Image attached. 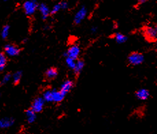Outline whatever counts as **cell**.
I'll use <instances>...</instances> for the list:
<instances>
[{
  "instance_id": "obj_1",
  "label": "cell",
  "mask_w": 157,
  "mask_h": 134,
  "mask_svg": "<svg viewBox=\"0 0 157 134\" xmlns=\"http://www.w3.org/2000/svg\"><path fill=\"white\" fill-rule=\"evenodd\" d=\"M65 95L63 94L59 91L56 89L47 90L43 94V98L47 102H54V103H59L61 102L65 98Z\"/></svg>"
},
{
  "instance_id": "obj_2",
  "label": "cell",
  "mask_w": 157,
  "mask_h": 134,
  "mask_svg": "<svg viewBox=\"0 0 157 134\" xmlns=\"http://www.w3.org/2000/svg\"><path fill=\"white\" fill-rule=\"evenodd\" d=\"M128 62L133 66L141 65L144 62V56L139 52H132L128 57Z\"/></svg>"
},
{
  "instance_id": "obj_3",
  "label": "cell",
  "mask_w": 157,
  "mask_h": 134,
  "mask_svg": "<svg viewBox=\"0 0 157 134\" xmlns=\"http://www.w3.org/2000/svg\"><path fill=\"white\" fill-rule=\"evenodd\" d=\"M23 8L26 15L28 16H32L35 13L36 10L39 8V4L36 2V1L34 0H29V1H26L24 5H23Z\"/></svg>"
},
{
  "instance_id": "obj_4",
  "label": "cell",
  "mask_w": 157,
  "mask_h": 134,
  "mask_svg": "<svg viewBox=\"0 0 157 134\" xmlns=\"http://www.w3.org/2000/svg\"><path fill=\"white\" fill-rule=\"evenodd\" d=\"M144 36L149 41L155 42L157 40V30L155 26H147L144 29Z\"/></svg>"
},
{
  "instance_id": "obj_5",
  "label": "cell",
  "mask_w": 157,
  "mask_h": 134,
  "mask_svg": "<svg viewBox=\"0 0 157 134\" xmlns=\"http://www.w3.org/2000/svg\"><path fill=\"white\" fill-rule=\"evenodd\" d=\"M80 53V48L77 44H74L69 48L67 51L64 53V56L66 57H70L73 59L76 60L79 57Z\"/></svg>"
},
{
  "instance_id": "obj_6",
  "label": "cell",
  "mask_w": 157,
  "mask_h": 134,
  "mask_svg": "<svg viewBox=\"0 0 157 134\" xmlns=\"http://www.w3.org/2000/svg\"><path fill=\"white\" fill-rule=\"evenodd\" d=\"M45 101L43 97H37L33 101V104H32L31 109L35 113L40 112L44 108Z\"/></svg>"
},
{
  "instance_id": "obj_7",
  "label": "cell",
  "mask_w": 157,
  "mask_h": 134,
  "mask_svg": "<svg viewBox=\"0 0 157 134\" xmlns=\"http://www.w3.org/2000/svg\"><path fill=\"white\" fill-rule=\"evenodd\" d=\"M5 54L9 57H15L20 52V49L14 44H6L4 47Z\"/></svg>"
},
{
  "instance_id": "obj_8",
  "label": "cell",
  "mask_w": 157,
  "mask_h": 134,
  "mask_svg": "<svg viewBox=\"0 0 157 134\" xmlns=\"http://www.w3.org/2000/svg\"><path fill=\"white\" fill-rule=\"evenodd\" d=\"M87 14V9L85 6H82L78 10L74 16L75 24H80L85 19Z\"/></svg>"
},
{
  "instance_id": "obj_9",
  "label": "cell",
  "mask_w": 157,
  "mask_h": 134,
  "mask_svg": "<svg viewBox=\"0 0 157 134\" xmlns=\"http://www.w3.org/2000/svg\"><path fill=\"white\" fill-rule=\"evenodd\" d=\"M73 86H74V83H73V81L71 80H67L61 84L60 91L63 94L66 95L71 91Z\"/></svg>"
},
{
  "instance_id": "obj_10",
  "label": "cell",
  "mask_w": 157,
  "mask_h": 134,
  "mask_svg": "<svg viewBox=\"0 0 157 134\" xmlns=\"http://www.w3.org/2000/svg\"><path fill=\"white\" fill-rule=\"evenodd\" d=\"M39 12L41 14V16L43 19H46L51 14V11L49 10V8L47 4H44V3H41V4L39 5V8H38Z\"/></svg>"
},
{
  "instance_id": "obj_11",
  "label": "cell",
  "mask_w": 157,
  "mask_h": 134,
  "mask_svg": "<svg viewBox=\"0 0 157 134\" xmlns=\"http://www.w3.org/2000/svg\"><path fill=\"white\" fill-rule=\"evenodd\" d=\"M150 92L147 89H141L136 91L135 93V96L139 100H146L150 97Z\"/></svg>"
},
{
  "instance_id": "obj_12",
  "label": "cell",
  "mask_w": 157,
  "mask_h": 134,
  "mask_svg": "<svg viewBox=\"0 0 157 134\" xmlns=\"http://www.w3.org/2000/svg\"><path fill=\"white\" fill-rule=\"evenodd\" d=\"M14 123L13 118H3L0 119V129H6L12 126Z\"/></svg>"
},
{
  "instance_id": "obj_13",
  "label": "cell",
  "mask_w": 157,
  "mask_h": 134,
  "mask_svg": "<svg viewBox=\"0 0 157 134\" xmlns=\"http://www.w3.org/2000/svg\"><path fill=\"white\" fill-rule=\"evenodd\" d=\"M25 116L28 123H33L36 119V113L34 112L31 108L26 110Z\"/></svg>"
},
{
  "instance_id": "obj_14",
  "label": "cell",
  "mask_w": 157,
  "mask_h": 134,
  "mask_svg": "<svg viewBox=\"0 0 157 134\" xmlns=\"http://www.w3.org/2000/svg\"><path fill=\"white\" fill-rule=\"evenodd\" d=\"M58 75V71L56 68H51L48 69L45 72V76L48 79H54V78H56Z\"/></svg>"
},
{
  "instance_id": "obj_15",
  "label": "cell",
  "mask_w": 157,
  "mask_h": 134,
  "mask_svg": "<svg viewBox=\"0 0 157 134\" xmlns=\"http://www.w3.org/2000/svg\"><path fill=\"white\" fill-rule=\"evenodd\" d=\"M7 64V57L5 53L0 52V72L4 71Z\"/></svg>"
},
{
  "instance_id": "obj_16",
  "label": "cell",
  "mask_w": 157,
  "mask_h": 134,
  "mask_svg": "<svg viewBox=\"0 0 157 134\" xmlns=\"http://www.w3.org/2000/svg\"><path fill=\"white\" fill-rule=\"evenodd\" d=\"M84 67H85V62H84V61L80 60V59L76 61V64H75V68L74 69L75 74H80V72L82 71Z\"/></svg>"
},
{
  "instance_id": "obj_17",
  "label": "cell",
  "mask_w": 157,
  "mask_h": 134,
  "mask_svg": "<svg viewBox=\"0 0 157 134\" xmlns=\"http://www.w3.org/2000/svg\"><path fill=\"white\" fill-rule=\"evenodd\" d=\"M114 38L115 41L118 44H122L126 42L128 40L127 36L121 33H116L114 35Z\"/></svg>"
},
{
  "instance_id": "obj_18",
  "label": "cell",
  "mask_w": 157,
  "mask_h": 134,
  "mask_svg": "<svg viewBox=\"0 0 157 134\" xmlns=\"http://www.w3.org/2000/svg\"><path fill=\"white\" fill-rule=\"evenodd\" d=\"M9 32H10V26L8 25H6L4 27H2V31H1V37L3 39H6L8 35H9Z\"/></svg>"
},
{
  "instance_id": "obj_19",
  "label": "cell",
  "mask_w": 157,
  "mask_h": 134,
  "mask_svg": "<svg viewBox=\"0 0 157 134\" xmlns=\"http://www.w3.org/2000/svg\"><path fill=\"white\" fill-rule=\"evenodd\" d=\"M22 77V72L21 71H17L16 72L13 76V83L14 84H19L20 80L21 79Z\"/></svg>"
},
{
  "instance_id": "obj_20",
  "label": "cell",
  "mask_w": 157,
  "mask_h": 134,
  "mask_svg": "<svg viewBox=\"0 0 157 134\" xmlns=\"http://www.w3.org/2000/svg\"><path fill=\"white\" fill-rule=\"evenodd\" d=\"M66 64L69 69H71L74 70L75 64H76V61L71 59L70 57H66Z\"/></svg>"
},
{
  "instance_id": "obj_21",
  "label": "cell",
  "mask_w": 157,
  "mask_h": 134,
  "mask_svg": "<svg viewBox=\"0 0 157 134\" xmlns=\"http://www.w3.org/2000/svg\"><path fill=\"white\" fill-rule=\"evenodd\" d=\"M11 78H12V75L9 74V73L5 74L4 76V77H3L2 80H1V82H0V85H4V84H6L7 83L9 82Z\"/></svg>"
},
{
  "instance_id": "obj_22",
  "label": "cell",
  "mask_w": 157,
  "mask_h": 134,
  "mask_svg": "<svg viewBox=\"0 0 157 134\" xmlns=\"http://www.w3.org/2000/svg\"><path fill=\"white\" fill-rule=\"evenodd\" d=\"M61 10V5L60 3L57 4L56 5H54L52 9L51 10V14H55L59 12Z\"/></svg>"
},
{
  "instance_id": "obj_23",
  "label": "cell",
  "mask_w": 157,
  "mask_h": 134,
  "mask_svg": "<svg viewBox=\"0 0 157 134\" xmlns=\"http://www.w3.org/2000/svg\"><path fill=\"white\" fill-rule=\"evenodd\" d=\"M60 5H61V9L62 10H65L69 8V3L67 2H61L60 3Z\"/></svg>"
},
{
  "instance_id": "obj_24",
  "label": "cell",
  "mask_w": 157,
  "mask_h": 134,
  "mask_svg": "<svg viewBox=\"0 0 157 134\" xmlns=\"http://www.w3.org/2000/svg\"><path fill=\"white\" fill-rule=\"evenodd\" d=\"M98 30V27H95V26H94V27H92L91 29V31L92 33H95V32L97 31Z\"/></svg>"
},
{
  "instance_id": "obj_25",
  "label": "cell",
  "mask_w": 157,
  "mask_h": 134,
  "mask_svg": "<svg viewBox=\"0 0 157 134\" xmlns=\"http://www.w3.org/2000/svg\"><path fill=\"white\" fill-rule=\"evenodd\" d=\"M145 2H146V1H145V0H143V1H139V4H143V3H145Z\"/></svg>"
},
{
  "instance_id": "obj_26",
  "label": "cell",
  "mask_w": 157,
  "mask_h": 134,
  "mask_svg": "<svg viewBox=\"0 0 157 134\" xmlns=\"http://www.w3.org/2000/svg\"><path fill=\"white\" fill-rule=\"evenodd\" d=\"M156 50H157V43H156Z\"/></svg>"
}]
</instances>
